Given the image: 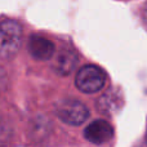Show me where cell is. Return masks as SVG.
Returning a JSON list of instances; mask_svg holds the SVG:
<instances>
[{"instance_id":"1","label":"cell","mask_w":147,"mask_h":147,"mask_svg":"<svg viewBox=\"0 0 147 147\" xmlns=\"http://www.w3.org/2000/svg\"><path fill=\"white\" fill-rule=\"evenodd\" d=\"M22 41V27L14 21L0 22V58L9 59L18 52Z\"/></svg>"},{"instance_id":"2","label":"cell","mask_w":147,"mask_h":147,"mask_svg":"<svg viewBox=\"0 0 147 147\" xmlns=\"http://www.w3.org/2000/svg\"><path fill=\"white\" fill-rule=\"evenodd\" d=\"M106 83L105 71L94 65L81 67L76 74L75 84L79 90L84 93H97L103 88Z\"/></svg>"},{"instance_id":"3","label":"cell","mask_w":147,"mask_h":147,"mask_svg":"<svg viewBox=\"0 0 147 147\" xmlns=\"http://www.w3.org/2000/svg\"><path fill=\"white\" fill-rule=\"evenodd\" d=\"M57 116L63 123L70 125H80L88 117V109L76 99H65L56 107Z\"/></svg>"},{"instance_id":"4","label":"cell","mask_w":147,"mask_h":147,"mask_svg":"<svg viewBox=\"0 0 147 147\" xmlns=\"http://www.w3.org/2000/svg\"><path fill=\"white\" fill-rule=\"evenodd\" d=\"M84 134L89 142L94 143V145H102V143H106L107 141L111 140L114 136V130L107 121L96 120L86 127Z\"/></svg>"},{"instance_id":"5","label":"cell","mask_w":147,"mask_h":147,"mask_svg":"<svg viewBox=\"0 0 147 147\" xmlns=\"http://www.w3.org/2000/svg\"><path fill=\"white\" fill-rule=\"evenodd\" d=\"M28 51L32 57L45 61L54 54V44L43 36L34 35L28 40Z\"/></svg>"},{"instance_id":"6","label":"cell","mask_w":147,"mask_h":147,"mask_svg":"<svg viewBox=\"0 0 147 147\" xmlns=\"http://www.w3.org/2000/svg\"><path fill=\"white\" fill-rule=\"evenodd\" d=\"M76 61H78V57H76L75 52L71 51V49H63L57 57L56 70L61 75H67L74 70Z\"/></svg>"},{"instance_id":"7","label":"cell","mask_w":147,"mask_h":147,"mask_svg":"<svg viewBox=\"0 0 147 147\" xmlns=\"http://www.w3.org/2000/svg\"><path fill=\"white\" fill-rule=\"evenodd\" d=\"M8 86V76H7V72L5 70L0 66V94L7 89Z\"/></svg>"},{"instance_id":"8","label":"cell","mask_w":147,"mask_h":147,"mask_svg":"<svg viewBox=\"0 0 147 147\" xmlns=\"http://www.w3.org/2000/svg\"><path fill=\"white\" fill-rule=\"evenodd\" d=\"M143 20H145L146 25H147V3L145 5V8H143Z\"/></svg>"}]
</instances>
